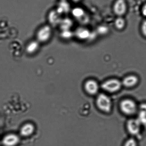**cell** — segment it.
Wrapping results in <instances>:
<instances>
[{
	"mask_svg": "<svg viewBox=\"0 0 146 146\" xmlns=\"http://www.w3.org/2000/svg\"><path fill=\"white\" fill-rule=\"evenodd\" d=\"M96 103L99 110L105 113H109L112 108V102L108 95L104 93H100L98 95Z\"/></svg>",
	"mask_w": 146,
	"mask_h": 146,
	"instance_id": "cell-1",
	"label": "cell"
},
{
	"mask_svg": "<svg viewBox=\"0 0 146 146\" xmlns=\"http://www.w3.org/2000/svg\"><path fill=\"white\" fill-rule=\"evenodd\" d=\"M122 86L121 81L116 78H111L105 81L101 84L103 90L109 93H114L119 91Z\"/></svg>",
	"mask_w": 146,
	"mask_h": 146,
	"instance_id": "cell-2",
	"label": "cell"
},
{
	"mask_svg": "<svg viewBox=\"0 0 146 146\" xmlns=\"http://www.w3.org/2000/svg\"><path fill=\"white\" fill-rule=\"evenodd\" d=\"M120 108L123 113L127 115H132L135 114L137 110L135 102L130 99H125L122 100Z\"/></svg>",
	"mask_w": 146,
	"mask_h": 146,
	"instance_id": "cell-3",
	"label": "cell"
},
{
	"mask_svg": "<svg viewBox=\"0 0 146 146\" xmlns=\"http://www.w3.org/2000/svg\"><path fill=\"white\" fill-rule=\"evenodd\" d=\"M53 34L52 27L49 25L41 27L36 33V40L40 43H45L50 39Z\"/></svg>",
	"mask_w": 146,
	"mask_h": 146,
	"instance_id": "cell-4",
	"label": "cell"
},
{
	"mask_svg": "<svg viewBox=\"0 0 146 146\" xmlns=\"http://www.w3.org/2000/svg\"><path fill=\"white\" fill-rule=\"evenodd\" d=\"M127 5L125 0H116L113 5V11L117 17H123L127 13Z\"/></svg>",
	"mask_w": 146,
	"mask_h": 146,
	"instance_id": "cell-5",
	"label": "cell"
},
{
	"mask_svg": "<svg viewBox=\"0 0 146 146\" xmlns=\"http://www.w3.org/2000/svg\"><path fill=\"white\" fill-rule=\"evenodd\" d=\"M84 88L86 93L89 95L93 96L98 93L100 86L96 80L91 79L86 81L85 82Z\"/></svg>",
	"mask_w": 146,
	"mask_h": 146,
	"instance_id": "cell-6",
	"label": "cell"
},
{
	"mask_svg": "<svg viewBox=\"0 0 146 146\" xmlns=\"http://www.w3.org/2000/svg\"><path fill=\"white\" fill-rule=\"evenodd\" d=\"M61 15L58 13L56 10L50 11L48 15V22L51 27H56L59 26L61 20Z\"/></svg>",
	"mask_w": 146,
	"mask_h": 146,
	"instance_id": "cell-7",
	"label": "cell"
},
{
	"mask_svg": "<svg viewBox=\"0 0 146 146\" xmlns=\"http://www.w3.org/2000/svg\"><path fill=\"white\" fill-rule=\"evenodd\" d=\"M139 78L135 75H129L124 77L121 81L122 86L127 88L134 87L138 83Z\"/></svg>",
	"mask_w": 146,
	"mask_h": 146,
	"instance_id": "cell-8",
	"label": "cell"
},
{
	"mask_svg": "<svg viewBox=\"0 0 146 146\" xmlns=\"http://www.w3.org/2000/svg\"><path fill=\"white\" fill-rule=\"evenodd\" d=\"M127 130L132 135H136L139 131V123L137 120L131 119L129 120L127 124Z\"/></svg>",
	"mask_w": 146,
	"mask_h": 146,
	"instance_id": "cell-9",
	"label": "cell"
},
{
	"mask_svg": "<svg viewBox=\"0 0 146 146\" xmlns=\"http://www.w3.org/2000/svg\"><path fill=\"white\" fill-rule=\"evenodd\" d=\"M74 34L78 39L85 40L90 38L91 33L87 28L80 27L76 30Z\"/></svg>",
	"mask_w": 146,
	"mask_h": 146,
	"instance_id": "cell-10",
	"label": "cell"
},
{
	"mask_svg": "<svg viewBox=\"0 0 146 146\" xmlns=\"http://www.w3.org/2000/svg\"><path fill=\"white\" fill-rule=\"evenodd\" d=\"M40 43L37 40H32L27 45L25 50L28 54H33L38 51Z\"/></svg>",
	"mask_w": 146,
	"mask_h": 146,
	"instance_id": "cell-11",
	"label": "cell"
},
{
	"mask_svg": "<svg viewBox=\"0 0 146 146\" xmlns=\"http://www.w3.org/2000/svg\"><path fill=\"white\" fill-rule=\"evenodd\" d=\"M19 141V138L17 136L14 134L7 135L4 138L3 143L5 146H14L17 144Z\"/></svg>",
	"mask_w": 146,
	"mask_h": 146,
	"instance_id": "cell-12",
	"label": "cell"
},
{
	"mask_svg": "<svg viewBox=\"0 0 146 146\" xmlns=\"http://www.w3.org/2000/svg\"><path fill=\"white\" fill-rule=\"evenodd\" d=\"M70 5L66 0L61 1L58 5L56 10L57 12L60 15L63 14H66L70 12Z\"/></svg>",
	"mask_w": 146,
	"mask_h": 146,
	"instance_id": "cell-13",
	"label": "cell"
},
{
	"mask_svg": "<svg viewBox=\"0 0 146 146\" xmlns=\"http://www.w3.org/2000/svg\"><path fill=\"white\" fill-rule=\"evenodd\" d=\"M73 22L70 18L66 17L62 18L60 21L59 26L61 31L70 30L73 26Z\"/></svg>",
	"mask_w": 146,
	"mask_h": 146,
	"instance_id": "cell-14",
	"label": "cell"
},
{
	"mask_svg": "<svg viewBox=\"0 0 146 146\" xmlns=\"http://www.w3.org/2000/svg\"><path fill=\"white\" fill-rule=\"evenodd\" d=\"M72 16L77 20H80L84 17L86 12L83 8L76 7L71 10Z\"/></svg>",
	"mask_w": 146,
	"mask_h": 146,
	"instance_id": "cell-15",
	"label": "cell"
},
{
	"mask_svg": "<svg viewBox=\"0 0 146 146\" xmlns=\"http://www.w3.org/2000/svg\"><path fill=\"white\" fill-rule=\"evenodd\" d=\"M125 20L123 17H117L114 22V26L119 31L122 30L126 26Z\"/></svg>",
	"mask_w": 146,
	"mask_h": 146,
	"instance_id": "cell-16",
	"label": "cell"
},
{
	"mask_svg": "<svg viewBox=\"0 0 146 146\" xmlns=\"http://www.w3.org/2000/svg\"><path fill=\"white\" fill-rule=\"evenodd\" d=\"M34 130V127L32 125L27 124L23 127L21 130V133L23 135L28 136L32 134Z\"/></svg>",
	"mask_w": 146,
	"mask_h": 146,
	"instance_id": "cell-17",
	"label": "cell"
},
{
	"mask_svg": "<svg viewBox=\"0 0 146 146\" xmlns=\"http://www.w3.org/2000/svg\"><path fill=\"white\" fill-rule=\"evenodd\" d=\"M74 35V33L71 31L70 30L62 31L60 34L61 37L65 40L70 39Z\"/></svg>",
	"mask_w": 146,
	"mask_h": 146,
	"instance_id": "cell-18",
	"label": "cell"
},
{
	"mask_svg": "<svg viewBox=\"0 0 146 146\" xmlns=\"http://www.w3.org/2000/svg\"><path fill=\"white\" fill-rule=\"evenodd\" d=\"M124 146H137V141L134 138H130L126 140Z\"/></svg>",
	"mask_w": 146,
	"mask_h": 146,
	"instance_id": "cell-19",
	"label": "cell"
},
{
	"mask_svg": "<svg viewBox=\"0 0 146 146\" xmlns=\"http://www.w3.org/2000/svg\"><path fill=\"white\" fill-rule=\"evenodd\" d=\"M141 31L143 36L146 38V20H144L142 23L141 25Z\"/></svg>",
	"mask_w": 146,
	"mask_h": 146,
	"instance_id": "cell-20",
	"label": "cell"
},
{
	"mask_svg": "<svg viewBox=\"0 0 146 146\" xmlns=\"http://www.w3.org/2000/svg\"><path fill=\"white\" fill-rule=\"evenodd\" d=\"M141 12L143 16L146 17V3H145L142 7Z\"/></svg>",
	"mask_w": 146,
	"mask_h": 146,
	"instance_id": "cell-21",
	"label": "cell"
},
{
	"mask_svg": "<svg viewBox=\"0 0 146 146\" xmlns=\"http://www.w3.org/2000/svg\"><path fill=\"white\" fill-rule=\"evenodd\" d=\"M81 1V0H72V1L75 3H78L80 2Z\"/></svg>",
	"mask_w": 146,
	"mask_h": 146,
	"instance_id": "cell-22",
	"label": "cell"
}]
</instances>
